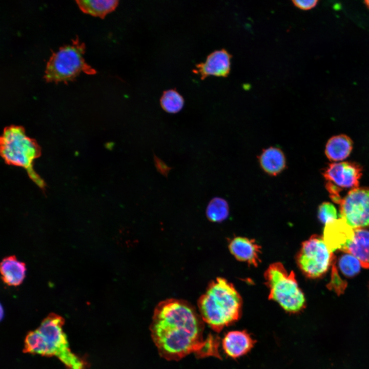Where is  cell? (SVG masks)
Here are the masks:
<instances>
[{"label":"cell","mask_w":369,"mask_h":369,"mask_svg":"<svg viewBox=\"0 0 369 369\" xmlns=\"http://www.w3.org/2000/svg\"><path fill=\"white\" fill-rule=\"evenodd\" d=\"M0 269L3 282L9 286H18L25 278L26 264L14 255L5 257L1 262Z\"/></svg>","instance_id":"2e32d148"},{"label":"cell","mask_w":369,"mask_h":369,"mask_svg":"<svg viewBox=\"0 0 369 369\" xmlns=\"http://www.w3.org/2000/svg\"><path fill=\"white\" fill-rule=\"evenodd\" d=\"M1 154L8 165L25 169L30 178L41 188L45 183L33 169V161L41 154L36 141L28 136L24 128L12 125L6 127L1 137Z\"/></svg>","instance_id":"3957f363"},{"label":"cell","mask_w":369,"mask_h":369,"mask_svg":"<svg viewBox=\"0 0 369 369\" xmlns=\"http://www.w3.org/2000/svg\"><path fill=\"white\" fill-rule=\"evenodd\" d=\"M229 248L231 253L237 260L257 266L259 262L260 247L254 240L236 237L231 240Z\"/></svg>","instance_id":"4fadbf2b"},{"label":"cell","mask_w":369,"mask_h":369,"mask_svg":"<svg viewBox=\"0 0 369 369\" xmlns=\"http://www.w3.org/2000/svg\"><path fill=\"white\" fill-rule=\"evenodd\" d=\"M324 178L341 189L357 188L362 175V168L359 165L351 162L330 164L323 172Z\"/></svg>","instance_id":"9c48e42d"},{"label":"cell","mask_w":369,"mask_h":369,"mask_svg":"<svg viewBox=\"0 0 369 369\" xmlns=\"http://www.w3.org/2000/svg\"><path fill=\"white\" fill-rule=\"evenodd\" d=\"M335 260L323 237L317 235L304 241L297 255V263L303 274L315 279L324 275Z\"/></svg>","instance_id":"8992f818"},{"label":"cell","mask_w":369,"mask_h":369,"mask_svg":"<svg viewBox=\"0 0 369 369\" xmlns=\"http://www.w3.org/2000/svg\"><path fill=\"white\" fill-rule=\"evenodd\" d=\"M339 204L341 218L352 228L369 227V188L351 190Z\"/></svg>","instance_id":"ba28073f"},{"label":"cell","mask_w":369,"mask_h":369,"mask_svg":"<svg viewBox=\"0 0 369 369\" xmlns=\"http://www.w3.org/2000/svg\"><path fill=\"white\" fill-rule=\"evenodd\" d=\"M160 103L161 108L166 112L176 113L183 108L184 99L176 90L170 89L163 91Z\"/></svg>","instance_id":"44dd1931"},{"label":"cell","mask_w":369,"mask_h":369,"mask_svg":"<svg viewBox=\"0 0 369 369\" xmlns=\"http://www.w3.org/2000/svg\"><path fill=\"white\" fill-rule=\"evenodd\" d=\"M261 168L270 176H277L286 167L285 156L278 147H270L263 149L258 157Z\"/></svg>","instance_id":"9a60e30c"},{"label":"cell","mask_w":369,"mask_h":369,"mask_svg":"<svg viewBox=\"0 0 369 369\" xmlns=\"http://www.w3.org/2000/svg\"><path fill=\"white\" fill-rule=\"evenodd\" d=\"M264 278L269 289V299L285 311L297 313L305 308V296L293 271L288 272L281 263L275 262L268 267Z\"/></svg>","instance_id":"5b68a950"},{"label":"cell","mask_w":369,"mask_h":369,"mask_svg":"<svg viewBox=\"0 0 369 369\" xmlns=\"http://www.w3.org/2000/svg\"><path fill=\"white\" fill-rule=\"evenodd\" d=\"M354 229L342 218L335 219L325 224L323 240L331 252L342 250L353 238Z\"/></svg>","instance_id":"8fae6325"},{"label":"cell","mask_w":369,"mask_h":369,"mask_svg":"<svg viewBox=\"0 0 369 369\" xmlns=\"http://www.w3.org/2000/svg\"><path fill=\"white\" fill-rule=\"evenodd\" d=\"M154 161L155 166L159 173L162 174L163 175L167 176L168 173L171 169V168L169 167L161 160L159 159L156 156H154Z\"/></svg>","instance_id":"484cf974"},{"label":"cell","mask_w":369,"mask_h":369,"mask_svg":"<svg viewBox=\"0 0 369 369\" xmlns=\"http://www.w3.org/2000/svg\"><path fill=\"white\" fill-rule=\"evenodd\" d=\"M293 4L297 8L303 10H308L315 7L318 1L316 0H307V1H297L294 0L292 1Z\"/></svg>","instance_id":"d4e9b609"},{"label":"cell","mask_w":369,"mask_h":369,"mask_svg":"<svg viewBox=\"0 0 369 369\" xmlns=\"http://www.w3.org/2000/svg\"><path fill=\"white\" fill-rule=\"evenodd\" d=\"M255 343V341L245 331H232L223 338L222 347L228 356L236 358L250 352Z\"/></svg>","instance_id":"7c38bea8"},{"label":"cell","mask_w":369,"mask_h":369,"mask_svg":"<svg viewBox=\"0 0 369 369\" xmlns=\"http://www.w3.org/2000/svg\"><path fill=\"white\" fill-rule=\"evenodd\" d=\"M318 216L320 221L325 224L337 219V210L332 203L323 202L319 207Z\"/></svg>","instance_id":"603a6c76"},{"label":"cell","mask_w":369,"mask_h":369,"mask_svg":"<svg viewBox=\"0 0 369 369\" xmlns=\"http://www.w3.org/2000/svg\"><path fill=\"white\" fill-rule=\"evenodd\" d=\"M339 266L345 276L352 277L360 272L361 264L356 257L350 254L346 253L340 258Z\"/></svg>","instance_id":"7402d4cb"},{"label":"cell","mask_w":369,"mask_h":369,"mask_svg":"<svg viewBox=\"0 0 369 369\" xmlns=\"http://www.w3.org/2000/svg\"><path fill=\"white\" fill-rule=\"evenodd\" d=\"M365 3L367 6V7L369 8V0L365 1Z\"/></svg>","instance_id":"4316f807"},{"label":"cell","mask_w":369,"mask_h":369,"mask_svg":"<svg viewBox=\"0 0 369 369\" xmlns=\"http://www.w3.org/2000/svg\"><path fill=\"white\" fill-rule=\"evenodd\" d=\"M200 315L188 302L176 299L161 301L154 311L150 327L160 355L168 360H179L194 353L197 357L220 358L219 338L210 334L204 338Z\"/></svg>","instance_id":"6da1fadb"},{"label":"cell","mask_w":369,"mask_h":369,"mask_svg":"<svg viewBox=\"0 0 369 369\" xmlns=\"http://www.w3.org/2000/svg\"><path fill=\"white\" fill-rule=\"evenodd\" d=\"M24 352L46 356H53L47 341L37 329L29 332L26 336Z\"/></svg>","instance_id":"d6986e66"},{"label":"cell","mask_w":369,"mask_h":369,"mask_svg":"<svg viewBox=\"0 0 369 369\" xmlns=\"http://www.w3.org/2000/svg\"><path fill=\"white\" fill-rule=\"evenodd\" d=\"M64 319L54 313L50 314L37 329L50 346L53 355L56 356L68 369H86V363L70 350L62 326Z\"/></svg>","instance_id":"52a82bcc"},{"label":"cell","mask_w":369,"mask_h":369,"mask_svg":"<svg viewBox=\"0 0 369 369\" xmlns=\"http://www.w3.org/2000/svg\"><path fill=\"white\" fill-rule=\"evenodd\" d=\"M331 280L327 284L330 290L334 291L338 295L342 294L346 287V282L342 280L339 276L335 265V260L332 264Z\"/></svg>","instance_id":"cb8c5ba5"},{"label":"cell","mask_w":369,"mask_h":369,"mask_svg":"<svg viewBox=\"0 0 369 369\" xmlns=\"http://www.w3.org/2000/svg\"><path fill=\"white\" fill-rule=\"evenodd\" d=\"M352 148V139L345 135H339L332 137L328 140L325 154L331 161L342 160L348 156Z\"/></svg>","instance_id":"e0dca14e"},{"label":"cell","mask_w":369,"mask_h":369,"mask_svg":"<svg viewBox=\"0 0 369 369\" xmlns=\"http://www.w3.org/2000/svg\"><path fill=\"white\" fill-rule=\"evenodd\" d=\"M231 58L224 49L215 50L207 56L205 62L197 64L192 72L202 80L211 75L226 77L230 72Z\"/></svg>","instance_id":"30bf717a"},{"label":"cell","mask_w":369,"mask_h":369,"mask_svg":"<svg viewBox=\"0 0 369 369\" xmlns=\"http://www.w3.org/2000/svg\"><path fill=\"white\" fill-rule=\"evenodd\" d=\"M75 2L83 12L101 19L113 11L119 2L117 0H77Z\"/></svg>","instance_id":"ac0fdd59"},{"label":"cell","mask_w":369,"mask_h":369,"mask_svg":"<svg viewBox=\"0 0 369 369\" xmlns=\"http://www.w3.org/2000/svg\"><path fill=\"white\" fill-rule=\"evenodd\" d=\"M229 213L228 202L220 197L213 198L206 209L208 218L213 222H221L227 218Z\"/></svg>","instance_id":"ffe728a7"},{"label":"cell","mask_w":369,"mask_h":369,"mask_svg":"<svg viewBox=\"0 0 369 369\" xmlns=\"http://www.w3.org/2000/svg\"><path fill=\"white\" fill-rule=\"evenodd\" d=\"M198 306L203 321L219 333L239 319L242 299L231 283L218 277L209 284L200 296Z\"/></svg>","instance_id":"7a4b0ae2"},{"label":"cell","mask_w":369,"mask_h":369,"mask_svg":"<svg viewBox=\"0 0 369 369\" xmlns=\"http://www.w3.org/2000/svg\"><path fill=\"white\" fill-rule=\"evenodd\" d=\"M85 49L84 43L76 37L71 45L64 46L53 52L46 64L44 76L46 81L66 84L74 80L81 72L95 74L96 70L84 60Z\"/></svg>","instance_id":"277c9868"},{"label":"cell","mask_w":369,"mask_h":369,"mask_svg":"<svg viewBox=\"0 0 369 369\" xmlns=\"http://www.w3.org/2000/svg\"><path fill=\"white\" fill-rule=\"evenodd\" d=\"M341 251L352 255L363 268L369 269V230L363 228L354 229L353 239Z\"/></svg>","instance_id":"5bb4252c"}]
</instances>
